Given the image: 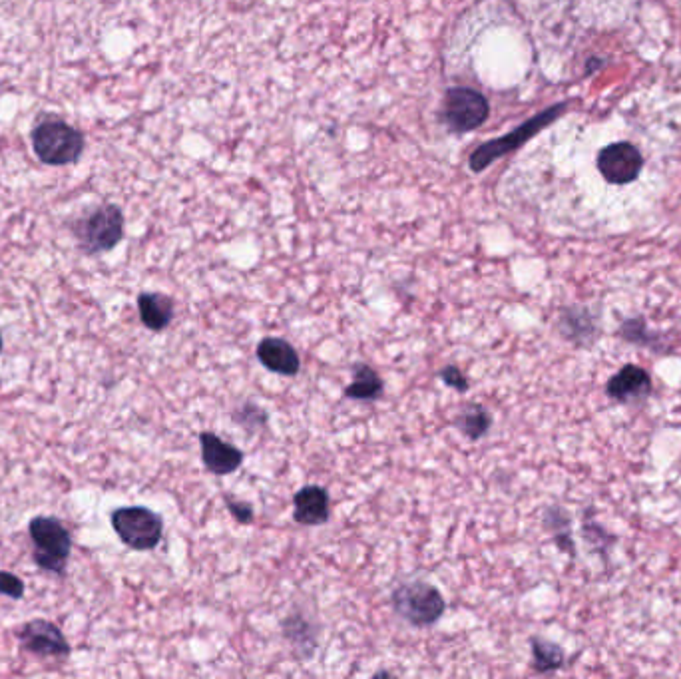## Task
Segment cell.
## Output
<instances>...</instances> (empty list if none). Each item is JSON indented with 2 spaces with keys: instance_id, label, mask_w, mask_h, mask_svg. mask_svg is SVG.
I'll use <instances>...</instances> for the list:
<instances>
[{
  "instance_id": "obj_1",
  "label": "cell",
  "mask_w": 681,
  "mask_h": 679,
  "mask_svg": "<svg viewBox=\"0 0 681 679\" xmlns=\"http://www.w3.org/2000/svg\"><path fill=\"white\" fill-rule=\"evenodd\" d=\"M32 148L46 166H70L84 152V134L64 120L46 118L32 130Z\"/></svg>"
},
{
  "instance_id": "obj_2",
  "label": "cell",
  "mask_w": 681,
  "mask_h": 679,
  "mask_svg": "<svg viewBox=\"0 0 681 679\" xmlns=\"http://www.w3.org/2000/svg\"><path fill=\"white\" fill-rule=\"evenodd\" d=\"M28 534L34 544V564L44 572L64 576L72 552V538L66 526L54 516H34L28 524Z\"/></svg>"
},
{
  "instance_id": "obj_3",
  "label": "cell",
  "mask_w": 681,
  "mask_h": 679,
  "mask_svg": "<svg viewBox=\"0 0 681 679\" xmlns=\"http://www.w3.org/2000/svg\"><path fill=\"white\" fill-rule=\"evenodd\" d=\"M391 606L399 618L415 628H429L437 624L447 610L441 590L419 580L401 584L391 596Z\"/></svg>"
},
{
  "instance_id": "obj_4",
  "label": "cell",
  "mask_w": 681,
  "mask_h": 679,
  "mask_svg": "<svg viewBox=\"0 0 681 679\" xmlns=\"http://www.w3.org/2000/svg\"><path fill=\"white\" fill-rule=\"evenodd\" d=\"M110 522L122 544L136 552H150L158 548L164 536L162 516L146 506L116 508Z\"/></svg>"
},
{
  "instance_id": "obj_5",
  "label": "cell",
  "mask_w": 681,
  "mask_h": 679,
  "mask_svg": "<svg viewBox=\"0 0 681 679\" xmlns=\"http://www.w3.org/2000/svg\"><path fill=\"white\" fill-rule=\"evenodd\" d=\"M72 231L86 255L106 253L124 237V214L118 206L106 204L78 220L72 226Z\"/></svg>"
},
{
  "instance_id": "obj_6",
  "label": "cell",
  "mask_w": 681,
  "mask_h": 679,
  "mask_svg": "<svg viewBox=\"0 0 681 679\" xmlns=\"http://www.w3.org/2000/svg\"><path fill=\"white\" fill-rule=\"evenodd\" d=\"M568 110V102H560V104H554L550 106L548 110L536 114L534 118H530L528 122H524L522 126H518L516 130H512L510 134L498 138V140H492V142H486L482 144L480 148H476L470 156V168L472 172H482L484 168H488L494 160L518 150L520 146H524L530 138H534L540 130H544L546 126H550L554 120H558L564 112Z\"/></svg>"
},
{
  "instance_id": "obj_7",
  "label": "cell",
  "mask_w": 681,
  "mask_h": 679,
  "mask_svg": "<svg viewBox=\"0 0 681 679\" xmlns=\"http://www.w3.org/2000/svg\"><path fill=\"white\" fill-rule=\"evenodd\" d=\"M488 112H490V106H488L486 96L474 88H464V86L451 88L445 96L443 118L447 126L456 134H464V132H472L480 128L486 122Z\"/></svg>"
},
{
  "instance_id": "obj_8",
  "label": "cell",
  "mask_w": 681,
  "mask_h": 679,
  "mask_svg": "<svg viewBox=\"0 0 681 679\" xmlns=\"http://www.w3.org/2000/svg\"><path fill=\"white\" fill-rule=\"evenodd\" d=\"M14 638L24 652L38 658H68L72 652L62 630L44 618H34L22 624L14 632Z\"/></svg>"
},
{
  "instance_id": "obj_9",
  "label": "cell",
  "mask_w": 681,
  "mask_h": 679,
  "mask_svg": "<svg viewBox=\"0 0 681 679\" xmlns=\"http://www.w3.org/2000/svg\"><path fill=\"white\" fill-rule=\"evenodd\" d=\"M596 166L608 184L626 186L640 178L644 170V156L634 144L616 142L600 150Z\"/></svg>"
},
{
  "instance_id": "obj_10",
  "label": "cell",
  "mask_w": 681,
  "mask_h": 679,
  "mask_svg": "<svg viewBox=\"0 0 681 679\" xmlns=\"http://www.w3.org/2000/svg\"><path fill=\"white\" fill-rule=\"evenodd\" d=\"M652 391L654 385L650 373L638 365L622 367L618 373H614V377H610L606 385V395L622 405L644 401L652 395Z\"/></svg>"
},
{
  "instance_id": "obj_11",
  "label": "cell",
  "mask_w": 681,
  "mask_h": 679,
  "mask_svg": "<svg viewBox=\"0 0 681 679\" xmlns=\"http://www.w3.org/2000/svg\"><path fill=\"white\" fill-rule=\"evenodd\" d=\"M331 498L327 488L307 484L293 496V520L303 526H321L329 520Z\"/></svg>"
},
{
  "instance_id": "obj_12",
  "label": "cell",
  "mask_w": 681,
  "mask_h": 679,
  "mask_svg": "<svg viewBox=\"0 0 681 679\" xmlns=\"http://www.w3.org/2000/svg\"><path fill=\"white\" fill-rule=\"evenodd\" d=\"M257 361L271 373L295 377L301 369V359L295 347L279 337H265L257 345Z\"/></svg>"
},
{
  "instance_id": "obj_13",
  "label": "cell",
  "mask_w": 681,
  "mask_h": 679,
  "mask_svg": "<svg viewBox=\"0 0 681 679\" xmlns=\"http://www.w3.org/2000/svg\"><path fill=\"white\" fill-rule=\"evenodd\" d=\"M200 447H202V460L206 468L216 476H227L241 468L245 454L237 447L229 445L224 439H220L214 433H202L200 435Z\"/></svg>"
},
{
  "instance_id": "obj_14",
  "label": "cell",
  "mask_w": 681,
  "mask_h": 679,
  "mask_svg": "<svg viewBox=\"0 0 681 679\" xmlns=\"http://www.w3.org/2000/svg\"><path fill=\"white\" fill-rule=\"evenodd\" d=\"M558 331L566 341H570L578 347H584V345H590L596 339L598 325H596V319L590 313V309L566 307V309H562V313L558 317Z\"/></svg>"
},
{
  "instance_id": "obj_15",
  "label": "cell",
  "mask_w": 681,
  "mask_h": 679,
  "mask_svg": "<svg viewBox=\"0 0 681 679\" xmlns=\"http://www.w3.org/2000/svg\"><path fill=\"white\" fill-rule=\"evenodd\" d=\"M174 299L164 293H140L138 295V313L140 321L144 323L146 329L160 333L170 327L174 319Z\"/></svg>"
},
{
  "instance_id": "obj_16",
  "label": "cell",
  "mask_w": 681,
  "mask_h": 679,
  "mask_svg": "<svg viewBox=\"0 0 681 679\" xmlns=\"http://www.w3.org/2000/svg\"><path fill=\"white\" fill-rule=\"evenodd\" d=\"M383 391L385 383L381 375L373 367L357 363L353 367V383L345 389V397L353 401H375L383 395Z\"/></svg>"
},
{
  "instance_id": "obj_17",
  "label": "cell",
  "mask_w": 681,
  "mask_h": 679,
  "mask_svg": "<svg viewBox=\"0 0 681 679\" xmlns=\"http://www.w3.org/2000/svg\"><path fill=\"white\" fill-rule=\"evenodd\" d=\"M456 429L470 441L482 439L492 427V415L482 405H466L454 419Z\"/></svg>"
},
{
  "instance_id": "obj_18",
  "label": "cell",
  "mask_w": 681,
  "mask_h": 679,
  "mask_svg": "<svg viewBox=\"0 0 681 679\" xmlns=\"http://www.w3.org/2000/svg\"><path fill=\"white\" fill-rule=\"evenodd\" d=\"M283 636L285 640L295 648L301 650L299 658H311L315 652V630L311 628V624L301 618V614H291L285 622H283Z\"/></svg>"
},
{
  "instance_id": "obj_19",
  "label": "cell",
  "mask_w": 681,
  "mask_h": 679,
  "mask_svg": "<svg viewBox=\"0 0 681 679\" xmlns=\"http://www.w3.org/2000/svg\"><path fill=\"white\" fill-rule=\"evenodd\" d=\"M530 646H532V668L538 674H550L564 666V652L560 646L542 638H532Z\"/></svg>"
},
{
  "instance_id": "obj_20",
  "label": "cell",
  "mask_w": 681,
  "mask_h": 679,
  "mask_svg": "<svg viewBox=\"0 0 681 679\" xmlns=\"http://www.w3.org/2000/svg\"><path fill=\"white\" fill-rule=\"evenodd\" d=\"M544 526L554 534V540L560 546V550L574 554V542L570 538V518L566 510H562L560 506L548 508L544 512Z\"/></svg>"
},
{
  "instance_id": "obj_21",
  "label": "cell",
  "mask_w": 681,
  "mask_h": 679,
  "mask_svg": "<svg viewBox=\"0 0 681 679\" xmlns=\"http://www.w3.org/2000/svg\"><path fill=\"white\" fill-rule=\"evenodd\" d=\"M233 421L247 431L249 435H255L259 429L265 427L267 423V413L263 411V407L255 405V403H245L241 405L237 411H233Z\"/></svg>"
},
{
  "instance_id": "obj_22",
  "label": "cell",
  "mask_w": 681,
  "mask_h": 679,
  "mask_svg": "<svg viewBox=\"0 0 681 679\" xmlns=\"http://www.w3.org/2000/svg\"><path fill=\"white\" fill-rule=\"evenodd\" d=\"M620 335L622 339L630 341V343H642L648 347H654V335H650L646 321L644 319H628L622 327H620Z\"/></svg>"
},
{
  "instance_id": "obj_23",
  "label": "cell",
  "mask_w": 681,
  "mask_h": 679,
  "mask_svg": "<svg viewBox=\"0 0 681 679\" xmlns=\"http://www.w3.org/2000/svg\"><path fill=\"white\" fill-rule=\"evenodd\" d=\"M24 592H26L24 582L16 574L0 570V594L2 596H8L12 600H20L24 596Z\"/></svg>"
},
{
  "instance_id": "obj_24",
  "label": "cell",
  "mask_w": 681,
  "mask_h": 679,
  "mask_svg": "<svg viewBox=\"0 0 681 679\" xmlns=\"http://www.w3.org/2000/svg\"><path fill=\"white\" fill-rule=\"evenodd\" d=\"M439 377L443 379L445 385H449L451 389L458 391V393H466L468 387H470L468 379L464 377V373H462L456 365H447V367H443V369L439 371Z\"/></svg>"
},
{
  "instance_id": "obj_25",
  "label": "cell",
  "mask_w": 681,
  "mask_h": 679,
  "mask_svg": "<svg viewBox=\"0 0 681 679\" xmlns=\"http://www.w3.org/2000/svg\"><path fill=\"white\" fill-rule=\"evenodd\" d=\"M227 510L229 514L241 522V524H251L253 518H255V512L251 508L249 502H241V500H235L233 496H226Z\"/></svg>"
},
{
  "instance_id": "obj_26",
  "label": "cell",
  "mask_w": 681,
  "mask_h": 679,
  "mask_svg": "<svg viewBox=\"0 0 681 679\" xmlns=\"http://www.w3.org/2000/svg\"><path fill=\"white\" fill-rule=\"evenodd\" d=\"M0 353H2V333H0Z\"/></svg>"
}]
</instances>
